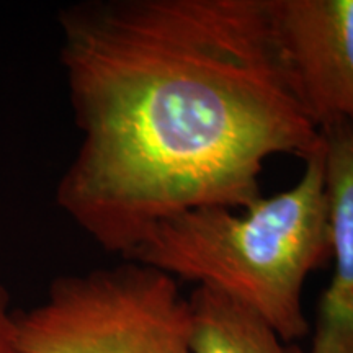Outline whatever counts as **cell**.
I'll return each mask as SVG.
<instances>
[{
    "label": "cell",
    "instance_id": "obj_1",
    "mask_svg": "<svg viewBox=\"0 0 353 353\" xmlns=\"http://www.w3.org/2000/svg\"><path fill=\"white\" fill-rule=\"evenodd\" d=\"M57 25L81 143L56 205L123 260L162 219L252 205L270 157L321 148L268 0H83Z\"/></svg>",
    "mask_w": 353,
    "mask_h": 353
},
{
    "label": "cell",
    "instance_id": "obj_2",
    "mask_svg": "<svg viewBox=\"0 0 353 353\" xmlns=\"http://www.w3.org/2000/svg\"><path fill=\"white\" fill-rule=\"evenodd\" d=\"M329 259L322 143L304 159L293 187L260 196L244 210L208 206L162 219L125 260L219 291L288 343L309 334L303 290Z\"/></svg>",
    "mask_w": 353,
    "mask_h": 353
},
{
    "label": "cell",
    "instance_id": "obj_3",
    "mask_svg": "<svg viewBox=\"0 0 353 353\" xmlns=\"http://www.w3.org/2000/svg\"><path fill=\"white\" fill-rule=\"evenodd\" d=\"M28 353H193V316L174 278L123 260L57 276L19 311Z\"/></svg>",
    "mask_w": 353,
    "mask_h": 353
},
{
    "label": "cell",
    "instance_id": "obj_4",
    "mask_svg": "<svg viewBox=\"0 0 353 353\" xmlns=\"http://www.w3.org/2000/svg\"><path fill=\"white\" fill-rule=\"evenodd\" d=\"M273 33L317 130L353 126V0H268Z\"/></svg>",
    "mask_w": 353,
    "mask_h": 353
},
{
    "label": "cell",
    "instance_id": "obj_5",
    "mask_svg": "<svg viewBox=\"0 0 353 353\" xmlns=\"http://www.w3.org/2000/svg\"><path fill=\"white\" fill-rule=\"evenodd\" d=\"M334 272L316 309L306 353H353V126L321 130Z\"/></svg>",
    "mask_w": 353,
    "mask_h": 353
},
{
    "label": "cell",
    "instance_id": "obj_6",
    "mask_svg": "<svg viewBox=\"0 0 353 353\" xmlns=\"http://www.w3.org/2000/svg\"><path fill=\"white\" fill-rule=\"evenodd\" d=\"M188 299L193 353H294L267 322L219 291L198 286Z\"/></svg>",
    "mask_w": 353,
    "mask_h": 353
},
{
    "label": "cell",
    "instance_id": "obj_7",
    "mask_svg": "<svg viewBox=\"0 0 353 353\" xmlns=\"http://www.w3.org/2000/svg\"><path fill=\"white\" fill-rule=\"evenodd\" d=\"M0 353H28L20 339L19 311H13L10 294L0 285Z\"/></svg>",
    "mask_w": 353,
    "mask_h": 353
}]
</instances>
